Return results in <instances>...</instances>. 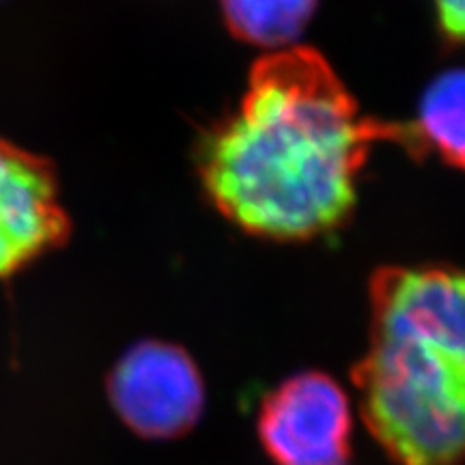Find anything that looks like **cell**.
Instances as JSON below:
<instances>
[{"label": "cell", "instance_id": "obj_1", "mask_svg": "<svg viewBox=\"0 0 465 465\" xmlns=\"http://www.w3.org/2000/svg\"><path fill=\"white\" fill-rule=\"evenodd\" d=\"M418 155L410 124L366 116L315 50L261 58L240 108L199 147L209 199L224 218L265 240L295 242L341 226L375 144Z\"/></svg>", "mask_w": 465, "mask_h": 465}, {"label": "cell", "instance_id": "obj_2", "mask_svg": "<svg viewBox=\"0 0 465 465\" xmlns=\"http://www.w3.org/2000/svg\"><path fill=\"white\" fill-rule=\"evenodd\" d=\"M353 383L371 433L399 465L465 461V270L377 272Z\"/></svg>", "mask_w": 465, "mask_h": 465}, {"label": "cell", "instance_id": "obj_3", "mask_svg": "<svg viewBox=\"0 0 465 465\" xmlns=\"http://www.w3.org/2000/svg\"><path fill=\"white\" fill-rule=\"evenodd\" d=\"M116 414L144 438H177L194 427L205 405L196 364L182 347L149 341L132 347L108 380Z\"/></svg>", "mask_w": 465, "mask_h": 465}, {"label": "cell", "instance_id": "obj_4", "mask_svg": "<svg viewBox=\"0 0 465 465\" xmlns=\"http://www.w3.org/2000/svg\"><path fill=\"white\" fill-rule=\"evenodd\" d=\"M349 435L347 394L328 375L291 377L261 405V444L278 465H342Z\"/></svg>", "mask_w": 465, "mask_h": 465}, {"label": "cell", "instance_id": "obj_5", "mask_svg": "<svg viewBox=\"0 0 465 465\" xmlns=\"http://www.w3.org/2000/svg\"><path fill=\"white\" fill-rule=\"evenodd\" d=\"M69 218L50 162L0 138V281L61 246Z\"/></svg>", "mask_w": 465, "mask_h": 465}, {"label": "cell", "instance_id": "obj_6", "mask_svg": "<svg viewBox=\"0 0 465 465\" xmlns=\"http://www.w3.org/2000/svg\"><path fill=\"white\" fill-rule=\"evenodd\" d=\"M410 125L418 155H438L465 171V69H450L429 84Z\"/></svg>", "mask_w": 465, "mask_h": 465}, {"label": "cell", "instance_id": "obj_7", "mask_svg": "<svg viewBox=\"0 0 465 465\" xmlns=\"http://www.w3.org/2000/svg\"><path fill=\"white\" fill-rule=\"evenodd\" d=\"M319 0H220L229 31L242 42L284 50L304 31Z\"/></svg>", "mask_w": 465, "mask_h": 465}, {"label": "cell", "instance_id": "obj_8", "mask_svg": "<svg viewBox=\"0 0 465 465\" xmlns=\"http://www.w3.org/2000/svg\"><path fill=\"white\" fill-rule=\"evenodd\" d=\"M433 5L446 37L465 44V0H433Z\"/></svg>", "mask_w": 465, "mask_h": 465}]
</instances>
